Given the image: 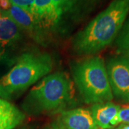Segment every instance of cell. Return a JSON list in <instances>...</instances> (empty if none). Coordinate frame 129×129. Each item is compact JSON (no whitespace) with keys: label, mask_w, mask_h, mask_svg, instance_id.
Listing matches in <instances>:
<instances>
[{"label":"cell","mask_w":129,"mask_h":129,"mask_svg":"<svg viewBox=\"0 0 129 129\" xmlns=\"http://www.w3.org/2000/svg\"><path fill=\"white\" fill-rule=\"evenodd\" d=\"M11 5L19 7L32 14L35 0H9Z\"/></svg>","instance_id":"cell-14"},{"label":"cell","mask_w":129,"mask_h":129,"mask_svg":"<svg viewBox=\"0 0 129 129\" xmlns=\"http://www.w3.org/2000/svg\"><path fill=\"white\" fill-rule=\"evenodd\" d=\"M71 73L85 103H102L110 102L113 98L106 64L101 57L92 56L73 62Z\"/></svg>","instance_id":"cell-4"},{"label":"cell","mask_w":129,"mask_h":129,"mask_svg":"<svg viewBox=\"0 0 129 129\" xmlns=\"http://www.w3.org/2000/svg\"><path fill=\"white\" fill-rule=\"evenodd\" d=\"M80 1L81 0H52L60 13L61 20L65 15L72 14L78 12Z\"/></svg>","instance_id":"cell-13"},{"label":"cell","mask_w":129,"mask_h":129,"mask_svg":"<svg viewBox=\"0 0 129 129\" xmlns=\"http://www.w3.org/2000/svg\"><path fill=\"white\" fill-rule=\"evenodd\" d=\"M32 14L45 32L56 29L61 17L52 0H35Z\"/></svg>","instance_id":"cell-8"},{"label":"cell","mask_w":129,"mask_h":129,"mask_svg":"<svg viewBox=\"0 0 129 129\" xmlns=\"http://www.w3.org/2000/svg\"><path fill=\"white\" fill-rule=\"evenodd\" d=\"M129 14V0H113L74 37L72 52L78 56H91L115 41Z\"/></svg>","instance_id":"cell-1"},{"label":"cell","mask_w":129,"mask_h":129,"mask_svg":"<svg viewBox=\"0 0 129 129\" xmlns=\"http://www.w3.org/2000/svg\"><path fill=\"white\" fill-rule=\"evenodd\" d=\"M72 98L68 76L63 72L50 73L30 89L22 103V108L31 115L61 111Z\"/></svg>","instance_id":"cell-3"},{"label":"cell","mask_w":129,"mask_h":129,"mask_svg":"<svg viewBox=\"0 0 129 129\" xmlns=\"http://www.w3.org/2000/svg\"><path fill=\"white\" fill-rule=\"evenodd\" d=\"M53 60L50 54L24 52L5 74L0 77V98L7 101L18 98L32 85L50 73Z\"/></svg>","instance_id":"cell-2"},{"label":"cell","mask_w":129,"mask_h":129,"mask_svg":"<svg viewBox=\"0 0 129 129\" xmlns=\"http://www.w3.org/2000/svg\"><path fill=\"white\" fill-rule=\"evenodd\" d=\"M12 7L9 0H0V9L2 11H7Z\"/></svg>","instance_id":"cell-16"},{"label":"cell","mask_w":129,"mask_h":129,"mask_svg":"<svg viewBox=\"0 0 129 129\" xmlns=\"http://www.w3.org/2000/svg\"><path fill=\"white\" fill-rule=\"evenodd\" d=\"M22 129H32V128H23Z\"/></svg>","instance_id":"cell-20"},{"label":"cell","mask_w":129,"mask_h":129,"mask_svg":"<svg viewBox=\"0 0 129 129\" xmlns=\"http://www.w3.org/2000/svg\"><path fill=\"white\" fill-rule=\"evenodd\" d=\"M60 120V123L68 129H99L90 110L83 108L62 111Z\"/></svg>","instance_id":"cell-10"},{"label":"cell","mask_w":129,"mask_h":129,"mask_svg":"<svg viewBox=\"0 0 129 129\" xmlns=\"http://www.w3.org/2000/svg\"><path fill=\"white\" fill-rule=\"evenodd\" d=\"M120 106L113 103L106 102L93 104L90 112L97 126L101 129H112L120 124L118 112Z\"/></svg>","instance_id":"cell-9"},{"label":"cell","mask_w":129,"mask_h":129,"mask_svg":"<svg viewBox=\"0 0 129 129\" xmlns=\"http://www.w3.org/2000/svg\"><path fill=\"white\" fill-rule=\"evenodd\" d=\"M112 129H129V124H125V123H121L119 124L118 126Z\"/></svg>","instance_id":"cell-18"},{"label":"cell","mask_w":129,"mask_h":129,"mask_svg":"<svg viewBox=\"0 0 129 129\" xmlns=\"http://www.w3.org/2000/svg\"><path fill=\"white\" fill-rule=\"evenodd\" d=\"M25 33L2 12L0 18V67L12 66L22 52Z\"/></svg>","instance_id":"cell-5"},{"label":"cell","mask_w":129,"mask_h":129,"mask_svg":"<svg viewBox=\"0 0 129 129\" xmlns=\"http://www.w3.org/2000/svg\"><path fill=\"white\" fill-rule=\"evenodd\" d=\"M115 41L117 52L119 55L129 58V19L125 22Z\"/></svg>","instance_id":"cell-12"},{"label":"cell","mask_w":129,"mask_h":129,"mask_svg":"<svg viewBox=\"0 0 129 129\" xmlns=\"http://www.w3.org/2000/svg\"><path fill=\"white\" fill-rule=\"evenodd\" d=\"M118 119L120 124H129V105L120 107V111L118 112Z\"/></svg>","instance_id":"cell-15"},{"label":"cell","mask_w":129,"mask_h":129,"mask_svg":"<svg viewBox=\"0 0 129 129\" xmlns=\"http://www.w3.org/2000/svg\"><path fill=\"white\" fill-rule=\"evenodd\" d=\"M106 68L113 97L129 103V58L120 55L111 57Z\"/></svg>","instance_id":"cell-6"},{"label":"cell","mask_w":129,"mask_h":129,"mask_svg":"<svg viewBox=\"0 0 129 129\" xmlns=\"http://www.w3.org/2000/svg\"><path fill=\"white\" fill-rule=\"evenodd\" d=\"M45 129H68L61 123H52L48 125Z\"/></svg>","instance_id":"cell-17"},{"label":"cell","mask_w":129,"mask_h":129,"mask_svg":"<svg viewBox=\"0 0 129 129\" xmlns=\"http://www.w3.org/2000/svg\"><path fill=\"white\" fill-rule=\"evenodd\" d=\"M4 12L37 44L42 47L49 45L47 32L40 26L31 13L14 5H12L9 10L4 11Z\"/></svg>","instance_id":"cell-7"},{"label":"cell","mask_w":129,"mask_h":129,"mask_svg":"<svg viewBox=\"0 0 129 129\" xmlns=\"http://www.w3.org/2000/svg\"><path fill=\"white\" fill-rule=\"evenodd\" d=\"M25 119L24 113L7 100L0 98V129H14Z\"/></svg>","instance_id":"cell-11"},{"label":"cell","mask_w":129,"mask_h":129,"mask_svg":"<svg viewBox=\"0 0 129 129\" xmlns=\"http://www.w3.org/2000/svg\"><path fill=\"white\" fill-rule=\"evenodd\" d=\"M2 12H3V11L0 9V18H1L2 17Z\"/></svg>","instance_id":"cell-19"}]
</instances>
